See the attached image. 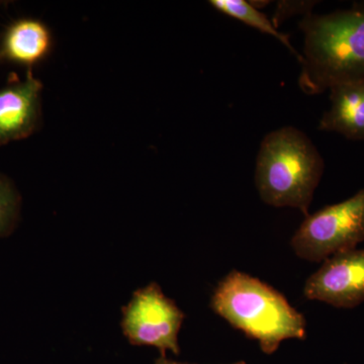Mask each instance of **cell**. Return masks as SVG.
Listing matches in <instances>:
<instances>
[{"mask_svg": "<svg viewBox=\"0 0 364 364\" xmlns=\"http://www.w3.org/2000/svg\"><path fill=\"white\" fill-rule=\"evenodd\" d=\"M299 28L305 47L299 85L306 95L364 79V2L331 14H306Z\"/></svg>", "mask_w": 364, "mask_h": 364, "instance_id": "obj_1", "label": "cell"}, {"mask_svg": "<svg viewBox=\"0 0 364 364\" xmlns=\"http://www.w3.org/2000/svg\"><path fill=\"white\" fill-rule=\"evenodd\" d=\"M210 308L261 350L274 353L287 339H306V318L284 294L246 273L233 270L220 282Z\"/></svg>", "mask_w": 364, "mask_h": 364, "instance_id": "obj_2", "label": "cell"}, {"mask_svg": "<svg viewBox=\"0 0 364 364\" xmlns=\"http://www.w3.org/2000/svg\"><path fill=\"white\" fill-rule=\"evenodd\" d=\"M325 163L312 141L294 127L273 131L263 139L255 181L261 200L277 208H294L309 215Z\"/></svg>", "mask_w": 364, "mask_h": 364, "instance_id": "obj_3", "label": "cell"}, {"mask_svg": "<svg viewBox=\"0 0 364 364\" xmlns=\"http://www.w3.org/2000/svg\"><path fill=\"white\" fill-rule=\"evenodd\" d=\"M363 241L364 188L344 202L306 215L291 244L299 258L322 262Z\"/></svg>", "mask_w": 364, "mask_h": 364, "instance_id": "obj_4", "label": "cell"}, {"mask_svg": "<svg viewBox=\"0 0 364 364\" xmlns=\"http://www.w3.org/2000/svg\"><path fill=\"white\" fill-rule=\"evenodd\" d=\"M122 328L124 336L136 346L156 347L178 355V333L186 315L155 282L138 289L123 308Z\"/></svg>", "mask_w": 364, "mask_h": 364, "instance_id": "obj_5", "label": "cell"}, {"mask_svg": "<svg viewBox=\"0 0 364 364\" xmlns=\"http://www.w3.org/2000/svg\"><path fill=\"white\" fill-rule=\"evenodd\" d=\"M306 299L336 308L352 309L364 301V250L352 249L323 261L306 280Z\"/></svg>", "mask_w": 364, "mask_h": 364, "instance_id": "obj_6", "label": "cell"}, {"mask_svg": "<svg viewBox=\"0 0 364 364\" xmlns=\"http://www.w3.org/2000/svg\"><path fill=\"white\" fill-rule=\"evenodd\" d=\"M42 88L41 81L28 71L25 80L0 90V147L28 138L37 130Z\"/></svg>", "mask_w": 364, "mask_h": 364, "instance_id": "obj_7", "label": "cell"}, {"mask_svg": "<svg viewBox=\"0 0 364 364\" xmlns=\"http://www.w3.org/2000/svg\"><path fill=\"white\" fill-rule=\"evenodd\" d=\"M329 90L331 107L323 114L318 129L364 140V79L339 83Z\"/></svg>", "mask_w": 364, "mask_h": 364, "instance_id": "obj_8", "label": "cell"}, {"mask_svg": "<svg viewBox=\"0 0 364 364\" xmlns=\"http://www.w3.org/2000/svg\"><path fill=\"white\" fill-rule=\"evenodd\" d=\"M52 35L42 21L23 18L7 28L0 45L4 59L32 66L42 61L52 49Z\"/></svg>", "mask_w": 364, "mask_h": 364, "instance_id": "obj_9", "label": "cell"}, {"mask_svg": "<svg viewBox=\"0 0 364 364\" xmlns=\"http://www.w3.org/2000/svg\"><path fill=\"white\" fill-rule=\"evenodd\" d=\"M210 4L220 13L231 16L245 25L252 26L261 33L272 36L286 46L291 54L298 58L299 62L301 61V55L296 51L289 42V35L279 33L272 21L268 20L267 16L260 13L257 7L254 6L250 2L245 0H212Z\"/></svg>", "mask_w": 364, "mask_h": 364, "instance_id": "obj_10", "label": "cell"}, {"mask_svg": "<svg viewBox=\"0 0 364 364\" xmlns=\"http://www.w3.org/2000/svg\"><path fill=\"white\" fill-rule=\"evenodd\" d=\"M21 198L6 176L0 174V238L11 234L18 222Z\"/></svg>", "mask_w": 364, "mask_h": 364, "instance_id": "obj_11", "label": "cell"}, {"mask_svg": "<svg viewBox=\"0 0 364 364\" xmlns=\"http://www.w3.org/2000/svg\"><path fill=\"white\" fill-rule=\"evenodd\" d=\"M315 4V1H280L275 14L273 16L272 23L277 26L284 18L293 16L294 14H304L306 16V14H312V9Z\"/></svg>", "mask_w": 364, "mask_h": 364, "instance_id": "obj_12", "label": "cell"}, {"mask_svg": "<svg viewBox=\"0 0 364 364\" xmlns=\"http://www.w3.org/2000/svg\"><path fill=\"white\" fill-rule=\"evenodd\" d=\"M155 364H189V363H177V361L170 360V359H167L166 356H160V358L157 359L156 363H155ZM230 364H246V363H245V361H237V363H230Z\"/></svg>", "mask_w": 364, "mask_h": 364, "instance_id": "obj_13", "label": "cell"}, {"mask_svg": "<svg viewBox=\"0 0 364 364\" xmlns=\"http://www.w3.org/2000/svg\"><path fill=\"white\" fill-rule=\"evenodd\" d=\"M4 60V57H2L1 51H0V61H2Z\"/></svg>", "mask_w": 364, "mask_h": 364, "instance_id": "obj_14", "label": "cell"}]
</instances>
